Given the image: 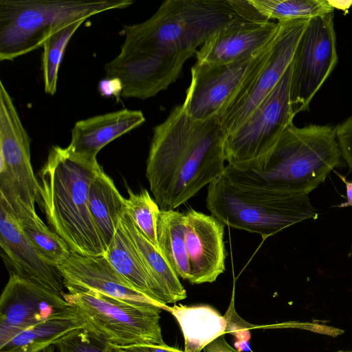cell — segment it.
I'll list each match as a JSON object with an SVG mask.
<instances>
[{
  "mask_svg": "<svg viewBox=\"0 0 352 352\" xmlns=\"http://www.w3.org/2000/svg\"><path fill=\"white\" fill-rule=\"evenodd\" d=\"M239 17L232 0L164 1L146 21L123 25L124 40L105 64V77L120 80L122 98L153 97L179 78L198 47Z\"/></svg>",
  "mask_w": 352,
  "mask_h": 352,
  "instance_id": "1",
  "label": "cell"
},
{
  "mask_svg": "<svg viewBox=\"0 0 352 352\" xmlns=\"http://www.w3.org/2000/svg\"><path fill=\"white\" fill-rule=\"evenodd\" d=\"M225 138L218 117L197 120L182 105L153 128L146 176L161 210H175L223 173Z\"/></svg>",
  "mask_w": 352,
  "mask_h": 352,
  "instance_id": "2",
  "label": "cell"
},
{
  "mask_svg": "<svg viewBox=\"0 0 352 352\" xmlns=\"http://www.w3.org/2000/svg\"><path fill=\"white\" fill-rule=\"evenodd\" d=\"M102 167L96 159L52 146L39 173V197L47 223L82 256H103L106 248L89 210L90 185Z\"/></svg>",
  "mask_w": 352,
  "mask_h": 352,
  "instance_id": "3",
  "label": "cell"
},
{
  "mask_svg": "<svg viewBox=\"0 0 352 352\" xmlns=\"http://www.w3.org/2000/svg\"><path fill=\"white\" fill-rule=\"evenodd\" d=\"M206 207L225 226L258 234L263 239L318 217L308 195L275 189L248 170L229 164L208 184Z\"/></svg>",
  "mask_w": 352,
  "mask_h": 352,
  "instance_id": "4",
  "label": "cell"
},
{
  "mask_svg": "<svg viewBox=\"0 0 352 352\" xmlns=\"http://www.w3.org/2000/svg\"><path fill=\"white\" fill-rule=\"evenodd\" d=\"M336 127L289 126L263 165L247 170L263 183L280 190L309 195L340 164Z\"/></svg>",
  "mask_w": 352,
  "mask_h": 352,
  "instance_id": "5",
  "label": "cell"
},
{
  "mask_svg": "<svg viewBox=\"0 0 352 352\" xmlns=\"http://www.w3.org/2000/svg\"><path fill=\"white\" fill-rule=\"evenodd\" d=\"M131 0H1L0 60L38 47L58 28L98 13L126 8Z\"/></svg>",
  "mask_w": 352,
  "mask_h": 352,
  "instance_id": "6",
  "label": "cell"
},
{
  "mask_svg": "<svg viewBox=\"0 0 352 352\" xmlns=\"http://www.w3.org/2000/svg\"><path fill=\"white\" fill-rule=\"evenodd\" d=\"M92 336L116 346L164 344L160 324L162 310L153 305L127 302L93 290L64 293Z\"/></svg>",
  "mask_w": 352,
  "mask_h": 352,
  "instance_id": "7",
  "label": "cell"
},
{
  "mask_svg": "<svg viewBox=\"0 0 352 352\" xmlns=\"http://www.w3.org/2000/svg\"><path fill=\"white\" fill-rule=\"evenodd\" d=\"M39 183L30 160V140L13 100L0 81V201L16 219L34 217Z\"/></svg>",
  "mask_w": 352,
  "mask_h": 352,
  "instance_id": "8",
  "label": "cell"
},
{
  "mask_svg": "<svg viewBox=\"0 0 352 352\" xmlns=\"http://www.w3.org/2000/svg\"><path fill=\"white\" fill-rule=\"evenodd\" d=\"M290 76L291 65L245 122L226 137L224 153L229 165L241 170L259 169L285 131L293 124Z\"/></svg>",
  "mask_w": 352,
  "mask_h": 352,
  "instance_id": "9",
  "label": "cell"
},
{
  "mask_svg": "<svg viewBox=\"0 0 352 352\" xmlns=\"http://www.w3.org/2000/svg\"><path fill=\"white\" fill-rule=\"evenodd\" d=\"M309 19L282 21L270 52L219 117L226 137L245 122L279 82L291 65Z\"/></svg>",
  "mask_w": 352,
  "mask_h": 352,
  "instance_id": "10",
  "label": "cell"
},
{
  "mask_svg": "<svg viewBox=\"0 0 352 352\" xmlns=\"http://www.w3.org/2000/svg\"><path fill=\"white\" fill-rule=\"evenodd\" d=\"M333 12L309 19L291 63L290 99L295 116L309 104L336 66Z\"/></svg>",
  "mask_w": 352,
  "mask_h": 352,
  "instance_id": "11",
  "label": "cell"
},
{
  "mask_svg": "<svg viewBox=\"0 0 352 352\" xmlns=\"http://www.w3.org/2000/svg\"><path fill=\"white\" fill-rule=\"evenodd\" d=\"M275 36L259 52L242 59L217 64L196 61L182 104L186 113L197 120L219 118L267 56Z\"/></svg>",
  "mask_w": 352,
  "mask_h": 352,
  "instance_id": "12",
  "label": "cell"
},
{
  "mask_svg": "<svg viewBox=\"0 0 352 352\" xmlns=\"http://www.w3.org/2000/svg\"><path fill=\"white\" fill-rule=\"evenodd\" d=\"M71 308L62 295L10 272L0 298V347L21 332Z\"/></svg>",
  "mask_w": 352,
  "mask_h": 352,
  "instance_id": "13",
  "label": "cell"
},
{
  "mask_svg": "<svg viewBox=\"0 0 352 352\" xmlns=\"http://www.w3.org/2000/svg\"><path fill=\"white\" fill-rule=\"evenodd\" d=\"M56 269L68 292L93 290L129 303L153 305L168 311L166 304L138 290L104 256H82L72 252Z\"/></svg>",
  "mask_w": 352,
  "mask_h": 352,
  "instance_id": "14",
  "label": "cell"
},
{
  "mask_svg": "<svg viewBox=\"0 0 352 352\" xmlns=\"http://www.w3.org/2000/svg\"><path fill=\"white\" fill-rule=\"evenodd\" d=\"M186 245L191 284L212 283L225 271V225L193 209L185 212Z\"/></svg>",
  "mask_w": 352,
  "mask_h": 352,
  "instance_id": "15",
  "label": "cell"
},
{
  "mask_svg": "<svg viewBox=\"0 0 352 352\" xmlns=\"http://www.w3.org/2000/svg\"><path fill=\"white\" fill-rule=\"evenodd\" d=\"M280 23L239 17L211 36L197 51V61L228 63L253 55L276 36Z\"/></svg>",
  "mask_w": 352,
  "mask_h": 352,
  "instance_id": "16",
  "label": "cell"
},
{
  "mask_svg": "<svg viewBox=\"0 0 352 352\" xmlns=\"http://www.w3.org/2000/svg\"><path fill=\"white\" fill-rule=\"evenodd\" d=\"M0 246L13 272L63 296V278L38 254L18 220L0 201Z\"/></svg>",
  "mask_w": 352,
  "mask_h": 352,
  "instance_id": "17",
  "label": "cell"
},
{
  "mask_svg": "<svg viewBox=\"0 0 352 352\" xmlns=\"http://www.w3.org/2000/svg\"><path fill=\"white\" fill-rule=\"evenodd\" d=\"M145 121L140 110L123 109L77 121L67 147L74 153L96 159L107 144L138 127Z\"/></svg>",
  "mask_w": 352,
  "mask_h": 352,
  "instance_id": "18",
  "label": "cell"
},
{
  "mask_svg": "<svg viewBox=\"0 0 352 352\" xmlns=\"http://www.w3.org/2000/svg\"><path fill=\"white\" fill-rule=\"evenodd\" d=\"M120 223L133 240L163 302L167 304L185 299L186 289L160 250L142 235L126 212L120 217Z\"/></svg>",
  "mask_w": 352,
  "mask_h": 352,
  "instance_id": "19",
  "label": "cell"
},
{
  "mask_svg": "<svg viewBox=\"0 0 352 352\" xmlns=\"http://www.w3.org/2000/svg\"><path fill=\"white\" fill-rule=\"evenodd\" d=\"M178 322L184 339V352H201L214 339L226 333L223 316L208 305L169 307Z\"/></svg>",
  "mask_w": 352,
  "mask_h": 352,
  "instance_id": "20",
  "label": "cell"
},
{
  "mask_svg": "<svg viewBox=\"0 0 352 352\" xmlns=\"http://www.w3.org/2000/svg\"><path fill=\"white\" fill-rule=\"evenodd\" d=\"M125 200L102 169L90 185L88 204L106 250L113 239L120 217L125 212Z\"/></svg>",
  "mask_w": 352,
  "mask_h": 352,
  "instance_id": "21",
  "label": "cell"
},
{
  "mask_svg": "<svg viewBox=\"0 0 352 352\" xmlns=\"http://www.w3.org/2000/svg\"><path fill=\"white\" fill-rule=\"evenodd\" d=\"M122 276L149 298L163 302L137 248L119 221L113 239L103 255Z\"/></svg>",
  "mask_w": 352,
  "mask_h": 352,
  "instance_id": "22",
  "label": "cell"
},
{
  "mask_svg": "<svg viewBox=\"0 0 352 352\" xmlns=\"http://www.w3.org/2000/svg\"><path fill=\"white\" fill-rule=\"evenodd\" d=\"M84 321L72 308L16 335L0 352H36L54 345L70 332L85 329Z\"/></svg>",
  "mask_w": 352,
  "mask_h": 352,
  "instance_id": "23",
  "label": "cell"
},
{
  "mask_svg": "<svg viewBox=\"0 0 352 352\" xmlns=\"http://www.w3.org/2000/svg\"><path fill=\"white\" fill-rule=\"evenodd\" d=\"M158 247L176 274L190 279V269L186 245V215L175 210H161L157 223Z\"/></svg>",
  "mask_w": 352,
  "mask_h": 352,
  "instance_id": "24",
  "label": "cell"
},
{
  "mask_svg": "<svg viewBox=\"0 0 352 352\" xmlns=\"http://www.w3.org/2000/svg\"><path fill=\"white\" fill-rule=\"evenodd\" d=\"M256 12L265 20L278 22L311 19L333 12L328 0H248Z\"/></svg>",
  "mask_w": 352,
  "mask_h": 352,
  "instance_id": "25",
  "label": "cell"
},
{
  "mask_svg": "<svg viewBox=\"0 0 352 352\" xmlns=\"http://www.w3.org/2000/svg\"><path fill=\"white\" fill-rule=\"evenodd\" d=\"M16 219L26 237L47 264L56 268L69 258L72 251L67 243L50 229L38 214Z\"/></svg>",
  "mask_w": 352,
  "mask_h": 352,
  "instance_id": "26",
  "label": "cell"
},
{
  "mask_svg": "<svg viewBox=\"0 0 352 352\" xmlns=\"http://www.w3.org/2000/svg\"><path fill=\"white\" fill-rule=\"evenodd\" d=\"M86 19L69 22L56 30L44 42L42 70L44 90L53 96L56 92L58 69L69 40Z\"/></svg>",
  "mask_w": 352,
  "mask_h": 352,
  "instance_id": "27",
  "label": "cell"
},
{
  "mask_svg": "<svg viewBox=\"0 0 352 352\" xmlns=\"http://www.w3.org/2000/svg\"><path fill=\"white\" fill-rule=\"evenodd\" d=\"M129 197L125 200V212L142 235L158 248L157 223L160 208L146 190L135 194L128 189Z\"/></svg>",
  "mask_w": 352,
  "mask_h": 352,
  "instance_id": "28",
  "label": "cell"
},
{
  "mask_svg": "<svg viewBox=\"0 0 352 352\" xmlns=\"http://www.w3.org/2000/svg\"><path fill=\"white\" fill-rule=\"evenodd\" d=\"M57 352H111V346L92 336L86 329L70 332L54 344Z\"/></svg>",
  "mask_w": 352,
  "mask_h": 352,
  "instance_id": "29",
  "label": "cell"
},
{
  "mask_svg": "<svg viewBox=\"0 0 352 352\" xmlns=\"http://www.w3.org/2000/svg\"><path fill=\"white\" fill-rule=\"evenodd\" d=\"M232 297L231 303L223 316L227 322L226 332L233 335L236 341L247 340L251 337L250 329L255 327L242 319L234 309V303Z\"/></svg>",
  "mask_w": 352,
  "mask_h": 352,
  "instance_id": "30",
  "label": "cell"
},
{
  "mask_svg": "<svg viewBox=\"0 0 352 352\" xmlns=\"http://www.w3.org/2000/svg\"><path fill=\"white\" fill-rule=\"evenodd\" d=\"M336 134L342 158L352 172V116L336 127Z\"/></svg>",
  "mask_w": 352,
  "mask_h": 352,
  "instance_id": "31",
  "label": "cell"
},
{
  "mask_svg": "<svg viewBox=\"0 0 352 352\" xmlns=\"http://www.w3.org/2000/svg\"><path fill=\"white\" fill-rule=\"evenodd\" d=\"M98 89L104 97L114 96L118 100L122 97V86L118 78L105 77L99 82Z\"/></svg>",
  "mask_w": 352,
  "mask_h": 352,
  "instance_id": "32",
  "label": "cell"
},
{
  "mask_svg": "<svg viewBox=\"0 0 352 352\" xmlns=\"http://www.w3.org/2000/svg\"><path fill=\"white\" fill-rule=\"evenodd\" d=\"M121 348L128 352H184V351L169 346L166 344L162 345L139 344Z\"/></svg>",
  "mask_w": 352,
  "mask_h": 352,
  "instance_id": "33",
  "label": "cell"
},
{
  "mask_svg": "<svg viewBox=\"0 0 352 352\" xmlns=\"http://www.w3.org/2000/svg\"><path fill=\"white\" fill-rule=\"evenodd\" d=\"M204 352H239L226 342L224 335H221L208 344L204 349Z\"/></svg>",
  "mask_w": 352,
  "mask_h": 352,
  "instance_id": "34",
  "label": "cell"
},
{
  "mask_svg": "<svg viewBox=\"0 0 352 352\" xmlns=\"http://www.w3.org/2000/svg\"><path fill=\"white\" fill-rule=\"evenodd\" d=\"M336 174L344 184L346 191V201L340 204L336 207L346 208L352 207V181H348L346 177L336 171Z\"/></svg>",
  "mask_w": 352,
  "mask_h": 352,
  "instance_id": "35",
  "label": "cell"
},
{
  "mask_svg": "<svg viewBox=\"0 0 352 352\" xmlns=\"http://www.w3.org/2000/svg\"><path fill=\"white\" fill-rule=\"evenodd\" d=\"M234 348L239 352L251 351L249 341L247 340L236 341L234 343Z\"/></svg>",
  "mask_w": 352,
  "mask_h": 352,
  "instance_id": "36",
  "label": "cell"
},
{
  "mask_svg": "<svg viewBox=\"0 0 352 352\" xmlns=\"http://www.w3.org/2000/svg\"><path fill=\"white\" fill-rule=\"evenodd\" d=\"M110 346H111V352H128L121 347L116 346H113V345H110Z\"/></svg>",
  "mask_w": 352,
  "mask_h": 352,
  "instance_id": "37",
  "label": "cell"
},
{
  "mask_svg": "<svg viewBox=\"0 0 352 352\" xmlns=\"http://www.w3.org/2000/svg\"><path fill=\"white\" fill-rule=\"evenodd\" d=\"M55 349H55L54 345H51L47 348H45L42 350H40V351H38L36 352H54Z\"/></svg>",
  "mask_w": 352,
  "mask_h": 352,
  "instance_id": "38",
  "label": "cell"
},
{
  "mask_svg": "<svg viewBox=\"0 0 352 352\" xmlns=\"http://www.w3.org/2000/svg\"><path fill=\"white\" fill-rule=\"evenodd\" d=\"M338 352H352V351H338Z\"/></svg>",
  "mask_w": 352,
  "mask_h": 352,
  "instance_id": "39",
  "label": "cell"
}]
</instances>
